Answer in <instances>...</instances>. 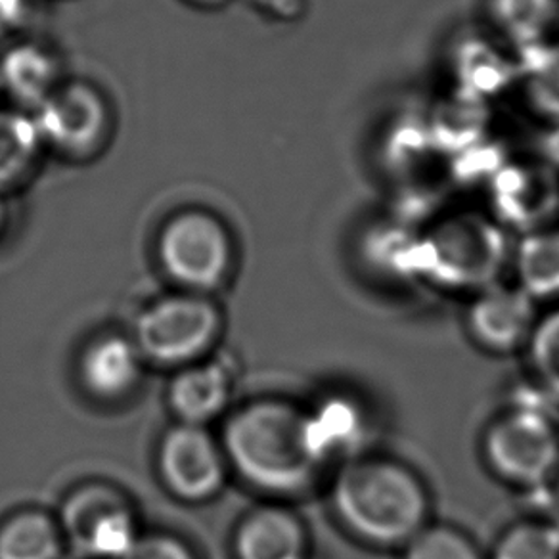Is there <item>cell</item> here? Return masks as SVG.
Instances as JSON below:
<instances>
[{"label": "cell", "instance_id": "21", "mask_svg": "<svg viewBox=\"0 0 559 559\" xmlns=\"http://www.w3.org/2000/svg\"><path fill=\"white\" fill-rule=\"evenodd\" d=\"M489 106L483 102L467 98L452 91L449 98L439 100L429 114V132L439 154L459 156L466 150L474 148L487 136L489 127Z\"/></svg>", "mask_w": 559, "mask_h": 559}, {"label": "cell", "instance_id": "29", "mask_svg": "<svg viewBox=\"0 0 559 559\" xmlns=\"http://www.w3.org/2000/svg\"><path fill=\"white\" fill-rule=\"evenodd\" d=\"M32 10V0H0V43L24 29Z\"/></svg>", "mask_w": 559, "mask_h": 559}, {"label": "cell", "instance_id": "24", "mask_svg": "<svg viewBox=\"0 0 559 559\" xmlns=\"http://www.w3.org/2000/svg\"><path fill=\"white\" fill-rule=\"evenodd\" d=\"M521 78L533 108L550 124H559V40L520 55Z\"/></svg>", "mask_w": 559, "mask_h": 559}, {"label": "cell", "instance_id": "11", "mask_svg": "<svg viewBox=\"0 0 559 559\" xmlns=\"http://www.w3.org/2000/svg\"><path fill=\"white\" fill-rule=\"evenodd\" d=\"M164 481L177 497L205 500L225 481V459L202 426L182 424L165 437L159 452Z\"/></svg>", "mask_w": 559, "mask_h": 559}, {"label": "cell", "instance_id": "15", "mask_svg": "<svg viewBox=\"0 0 559 559\" xmlns=\"http://www.w3.org/2000/svg\"><path fill=\"white\" fill-rule=\"evenodd\" d=\"M307 429L320 462L355 459L366 439L368 424L360 404L345 395H332L307 411Z\"/></svg>", "mask_w": 559, "mask_h": 559}, {"label": "cell", "instance_id": "14", "mask_svg": "<svg viewBox=\"0 0 559 559\" xmlns=\"http://www.w3.org/2000/svg\"><path fill=\"white\" fill-rule=\"evenodd\" d=\"M62 83L58 58L39 43L16 40L0 56V86L14 108L33 114Z\"/></svg>", "mask_w": 559, "mask_h": 559}, {"label": "cell", "instance_id": "25", "mask_svg": "<svg viewBox=\"0 0 559 559\" xmlns=\"http://www.w3.org/2000/svg\"><path fill=\"white\" fill-rule=\"evenodd\" d=\"M489 559H559V531L551 521H520L498 536Z\"/></svg>", "mask_w": 559, "mask_h": 559}, {"label": "cell", "instance_id": "26", "mask_svg": "<svg viewBox=\"0 0 559 559\" xmlns=\"http://www.w3.org/2000/svg\"><path fill=\"white\" fill-rule=\"evenodd\" d=\"M403 559H489L464 531L429 523L403 548Z\"/></svg>", "mask_w": 559, "mask_h": 559}, {"label": "cell", "instance_id": "6", "mask_svg": "<svg viewBox=\"0 0 559 559\" xmlns=\"http://www.w3.org/2000/svg\"><path fill=\"white\" fill-rule=\"evenodd\" d=\"M218 332V312L202 294L164 297L150 305L136 324L142 357L159 365H188L210 347Z\"/></svg>", "mask_w": 559, "mask_h": 559}, {"label": "cell", "instance_id": "2", "mask_svg": "<svg viewBox=\"0 0 559 559\" xmlns=\"http://www.w3.org/2000/svg\"><path fill=\"white\" fill-rule=\"evenodd\" d=\"M228 460L255 489L296 495L319 477L324 464L312 449L307 411L282 401H261L228 421Z\"/></svg>", "mask_w": 559, "mask_h": 559}, {"label": "cell", "instance_id": "17", "mask_svg": "<svg viewBox=\"0 0 559 559\" xmlns=\"http://www.w3.org/2000/svg\"><path fill=\"white\" fill-rule=\"evenodd\" d=\"M487 16L497 39L520 56L554 39L559 0H487Z\"/></svg>", "mask_w": 559, "mask_h": 559}, {"label": "cell", "instance_id": "20", "mask_svg": "<svg viewBox=\"0 0 559 559\" xmlns=\"http://www.w3.org/2000/svg\"><path fill=\"white\" fill-rule=\"evenodd\" d=\"M233 378L223 362L190 366L171 383V404L185 424L202 426L230 401Z\"/></svg>", "mask_w": 559, "mask_h": 559}, {"label": "cell", "instance_id": "5", "mask_svg": "<svg viewBox=\"0 0 559 559\" xmlns=\"http://www.w3.org/2000/svg\"><path fill=\"white\" fill-rule=\"evenodd\" d=\"M165 274L180 288L203 294L233 271L234 240L225 223L205 210H182L165 221L157 238Z\"/></svg>", "mask_w": 559, "mask_h": 559}, {"label": "cell", "instance_id": "4", "mask_svg": "<svg viewBox=\"0 0 559 559\" xmlns=\"http://www.w3.org/2000/svg\"><path fill=\"white\" fill-rule=\"evenodd\" d=\"M483 454L504 481L544 492L559 469L558 426L540 406L515 403L485 429Z\"/></svg>", "mask_w": 559, "mask_h": 559}, {"label": "cell", "instance_id": "7", "mask_svg": "<svg viewBox=\"0 0 559 559\" xmlns=\"http://www.w3.org/2000/svg\"><path fill=\"white\" fill-rule=\"evenodd\" d=\"M33 117L45 146L63 156H93L111 131L108 100L85 81H63Z\"/></svg>", "mask_w": 559, "mask_h": 559}, {"label": "cell", "instance_id": "27", "mask_svg": "<svg viewBox=\"0 0 559 559\" xmlns=\"http://www.w3.org/2000/svg\"><path fill=\"white\" fill-rule=\"evenodd\" d=\"M527 349L536 380L548 395L559 399V307L538 319Z\"/></svg>", "mask_w": 559, "mask_h": 559}, {"label": "cell", "instance_id": "33", "mask_svg": "<svg viewBox=\"0 0 559 559\" xmlns=\"http://www.w3.org/2000/svg\"><path fill=\"white\" fill-rule=\"evenodd\" d=\"M192 2H198V4H218L223 0H192Z\"/></svg>", "mask_w": 559, "mask_h": 559}, {"label": "cell", "instance_id": "3", "mask_svg": "<svg viewBox=\"0 0 559 559\" xmlns=\"http://www.w3.org/2000/svg\"><path fill=\"white\" fill-rule=\"evenodd\" d=\"M510 236L489 213H447L421 228V282L474 296L512 263Z\"/></svg>", "mask_w": 559, "mask_h": 559}, {"label": "cell", "instance_id": "31", "mask_svg": "<svg viewBox=\"0 0 559 559\" xmlns=\"http://www.w3.org/2000/svg\"><path fill=\"white\" fill-rule=\"evenodd\" d=\"M543 495L548 498V504H550L551 513H554V521H559V469Z\"/></svg>", "mask_w": 559, "mask_h": 559}, {"label": "cell", "instance_id": "10", "mask_svg": "<svg viewBox=\"0 0 559 559\" xmlns=\"http://www.w3.org/2000/svg\"><path fill=\"white\" fill-rule=\"evenodd\" d=\"M63 523L73 540L94 558L124 559L139 543L131 510L111 490L100 487L71 498Z\"/></svg>", "mask_w": 559, "mask_h": 559}, {"label": "cell", "instance_id": "18", "mask_svg": "<svg viewBox=\"0 0 559 559\" xmlns=\"http://www.w3.org/2000/svg\"><path fill=\"white\" fill-rule=\"evenodd\" d=\"M368 271L396 284L421 282V228L393 221L373 228L362 248Z\"/></svg>", "mask_w": 559, "mask_h": 559}, {"label": "cell", "instance_id": "12", "mask_svg": "<svg viewBox=\"0 0 559 559\" xmlns=\"http://www.w3.org/2000/svg\"><path fill=\"white\" fill-rule=\"evenodd\" d=\"M504 48L510 47L500 39L460 40L451 56L452 91L489 106L510 86L520 85V56Z\"/></svg>", "mask_w": 559, "mask_h": 559}, {"label": "cell", "instance_id": "32", "mask_svg": "<svg viewBox=\"0 0 559 559\" xmlns=\"http://www.w3.org/2000/svg\"><path fill=\"white\" fill-rule=\"evenodd\" d=\"M7 218H9V205H7V194L0 192V230L7 226Z\"/></svg>", "mask_w": 559, "mask_h": 559}, {"label": "cell", "instance_id": "16", "mask_svg": "<svg viewBox=\"0 0 559 559\" xmlns=\"http://www.w3.org/2000/svg\"><path fill=\"white\" fill-rule=\"evenodd\" d=\"M142 358L136 342L121 335H106L85 350L81 378L93 395L117 399L139 383Z\"/></svg>", "mask_w": 559, "mask_h": 559}, {"label": "cell", "instance_id": "13", "mask_svg": "<svg viewBox=\"0 0 559 559\" xmlns=\"http://www.w3.org/2000/svg\"><path fill=\"white\" fill-rule=\"evenodd\" d=\"M236 551L240 559H311V538L297 513L264 506L241 523Z\"/></svg>", "mask_w": 559, "mask_h": 559}, {"label": "cell", "instance_id": "1", "mask_svg": "<svg viewBox=\"0 0 559 559\" xmlns=\"http://www.w3.org/2000/svg\"><path fill=\"white\" fill-rule=\"evenodd\" d=\"M332 508L350 535L378 548H404L431 523L421 477L403 462L376 454L343 462L332 483Z\"/></svg>", "mask_w": 559, "mask_h": 559}, {"label": "cell", "instance_id": "23", "mask_svg": "<svg viewBox=\"0 0 559 559\" xmlns=\"http://www.w3.org/2000/svg\"><path fill=\"white\" fill-rule=\"evenodd\" d=\"M60 528L45 513H17L0 527V559H60Z\"/></svg>", "mask_w": 559, "mask_h": 559}, {"label": "cell", "instance_id": "19", "mask_svg": "<svg viewBox=\"0 0 559 559\" xmlns=\"http://www.w3.org/2000/svg\"><path fill=\"white\" fill-rule=\"evenodd\" d=\"M515 284L538 301L559 299V226L520 234L513 241Z\"/></svg>", "mask_w": 559, "mask_h": 559}, {"label": "cell", "instance_id": "30", "mask_svg": "<svg viewBox=\"0 0 559 559\" xmlns=\"http://www.w3.org/2000/svg\"><path fill=\"white\" fill-rule=\"evenodd\" d=\"M540 142V159L559 173V124H550Z\"/></svg>", "mask_w": 559, "mask_h": 559}, {"label": "cell", "instance_id": "9", "mask_svg": "<svg viewBox=\"0 0 559 559\" xmlns=\"http://www.w3.org/2000/svg\"><path fill=\"white\" fill-rule=\"evenodd\" d=\"M538 322L536 301L518 284L495 282L474 294L467 307L469 334L490 353H513L527 347Z\"/></svg>", "mask_w": 559, "mask_h": 559}, {"label": "cell", "instance_id": "22", "mask_svg": "<svg viewBox=\"0 0 559 559\" xmlns=\"http://www.w3.org/2000/svg\"><path fill=\"white\" fill-rule=\"evenodd\" d=\"M47 148L32 111L0 109V192L22 185Z\"/></svg>", "mask_w": 559, "mask_h": 559}, {"label": "cell", "instance_id": "8", "mask_svg": "<svg viewBox=\"0 0 559 559\" xmlns=\"http://www.w3.org/2000/svg\"><path fill=\"white\" fill-rule=\"evenodd\" d=\"M490 217L510 234L556 225L559 215V173L544 159L512 162L489 182Z\"/></svg>", "mask_w": 559, "mask_h": 559}, {"label": "cell", "instance_id": "28", "mask_svg": "<svg viewBox=\"0 0 559 559\" xmlns=\"http://www.w3.org/2000/svg\"><path fill=\"white\" fill-rule=\"evenodd\" d=\"M124 559H194L185 544L171 536L139 538Z\"/></svg>", "mask_w": 559, "mask_h": 559}]
</instances>
